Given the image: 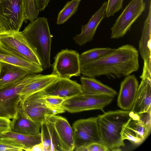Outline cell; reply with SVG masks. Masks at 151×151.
Returning a JSON list of instances; mask_svg holds the SVG:
<instances>
[{
	"label": "cell",
	"instance_id": "obj_1",
	"mask_svg": "<svg viewBox=\"0 0 151 151\" xmlns=\"http://www.w3.org/2000/svg\"><path fill=\"white\" fill-rule=\"evenodd\" d=\"M138 51L133 46L123 45L97 60L81 65V73L83 76L93 78L103 75L125 77L138 70Z\"/></svg>",
	"mask_w": 151,
	"mask_h": 151
},
{
	"label": "cell",
	"instance_id": "obj_2",
	"mask_svg": "<svg viewBox=\"0 0 151 151\" xmlns=\"http://www.w3.org/2000/svg\"><path fill=\"white\" fill-rule=\"evenodd\" d=\"M131 117L130 111L117 110L104 112L97 116L101 143L110 151L121 150L125 146L121 132Z\"/></svg>",
	"mask_w": 151,
	"mask_h": 151
},
{
	"label": "cell",
	"instance_id": "obj_3",
	"mask_svg": "<svg viewBox=\"0 0 151 151\" xmlns=\"http://www.w3.org/2000/svg\"><path fill=\"white\" fill-rule=\"evenodd\" d=\"M39 58L44 69L51 66L52 38L46 18L39 17L31 22L22 32Z\"/></svg>",
	"mask_w": 151,
	"mask_h": 151
},
{
	"label": "cell",
	"instance_id": "obj_4",
	"mask_svg": "<svg viewBox=\"0 0 151 151\" xmlns=\"http://www.w3.org/2000/svg\"><path fill=\"white\" fill-rule=\"evenodd\" d=\"M39 75L28 74L23 79L0 89V116L10 119L15 117L20 102L19 93L25 86Z\"/></svg>",
	"mask_w": 151,
	"mask_h": 151
},
{
	"label": "cell",
	"instance_id": "obj_5",
	"mask_svg": "<svg viewBox=\"0 0 151 151\" xmlns=\"http://www.w3.org/2000/svg\"><path fill=\"white\" fill-rule=\"evenodd\" d=\"M0 46L19 57L42 66L36 53L22 32L1 31Z\"/></svg>",
	"mask_w": 151,
	"mask_h": 151
},
{
	"label": "cell",
	"instance_id": "obj_6",
	"mask_svg": "<svg viewBox=\"0 0 151 151\" xmlns=\"http://www.w3.org/2000/svg\"><path fill=\"white\" fill-rule=\"evenodd\" d=\"M25 19L24 0H0L1 31H19Z\"/></svg>",
	"mask_w": 151,
	"mask_h": 151
},
{
	"label": "cell",
	"instance_id": "obj_7",
	"mask_svg": "<svg viewBox=\"0 0 151 151\" xmlns=\"http://www.w3.org/2000/svg\"><path fill=\"white\" fill-rule=\"evenodd\" d=\"M113 98L106 95L82 93L65 100L62 107L70 113L92 110H100L104 112V108L112 102Z\"/></svg>",
	"mask_w": 151,
	"mask_h": 151
},
{
	"label": "cell",
	"instance_id": "obj_8",
	"mask_svg": "<svg viewBox=\"0 0 151 151\" xmlns=\"http://www.w3.org/2000/svg\"><path fill=\"white\" fill-rule=\"evenodd\" d=\"M19 105L28 117L41 123L46 116L55 115L65 111L62 107H55L48 104L44 101L40 91L30 95Z\"/></svg>",
	"mask_w": 151,
	"mask_h": 151
},
{
	"label": "cell",
	"instance_id": "obj_9",
	"mask_svg": "<svg viewBox=\"0 0 151 151\" xmlns=\"http://www.w3.org/2000/svg\"><path fill=\"white\" fill-rule=\"evenodd\" d=\"M145 3L143 0L131 1L111 28V38L117 39L124 36L145 11Z\"/></svg>",
	"mask_w": 151,
	"mask_h": 151
},
{
	"label": "cell",
	"instance_id": "obj_10",
	"mask_svg": "<svg viewBox=\"0 0 151 151\" xmlns=\"http://www.w3.org/2000/svg\"><path fill=\"white\" fill-rule=\"evenodd\" d=\"M79 55L75 50L67 49L61 50L54 58L52 73L59 78H70L80 76Z\"/></svg>",
	"mask_w": 151,
	"mask_h": 151
},
{
	"label": "cell",
	"instance_id": "obj_11",
	"mask_svg": "<svg viewBox=\"0 0 151 151\" xmlns=\"http://www.w3.org/2000/svg\"><path fill=\"white\" fill-rule=\"evenodd\" d=\"M72 129L75 148L93 142L101 143L97 116L77 120L73 123Z\"/></svg>",
	"mask_w": 151,
	"mask_h": 151
},
{
	"label": "cell",
	"instance_id": "obj_12",
	"mask_svg": "<svg viewBox=\"0 0 151 151\" xmlns=\"http://www.w3.org/2000/svg\"><path fill=\"white\" fill-rule=\"evenodd\" d=\"M151 2L147 17L145 22L141 38L139 41V52L144 61L142 79L151 80Z\"/></svg>",
	"mask_w": 151,
	"mask_h": 151
},
{
	"label": "cell",
	"instance_id": "obj_13",
	"mask_svg": "<svg viewBox=\"0 0 151 151\" xmlns=\"http://www.w3.org/2000/svg\"><path fill=\"white\" fill-rule=\"evenodd\" d=\"M45 96H56L65 100L83 93L81 84L70 78H58L44 89L40 91Z\"/></svg>",
	"mask_w": 151,
	"mask_h": 151
},
{
	"label": "cell",
	"instance_id": "obj_14",
	"mask_svg": "<svg viewBox=\"0 0 151 151\" xmlns=\"http://www.w3.org/2000/svg\"><path fill=\"white\" fill-rule=\"evenodd\" d=\"M139 84L134 75H129L120 84L117 99L118 106L124 110L130 111L133 106Z\"/></svg>",
	"mask_w": 151,
	"mask_h": 151
},
{
	"label": "cell",
	"instance_id": "obj_15",
	"mask_svg": "<svg viewBox=\"0 0 151 151\" xmlns=\"http://www.w3.org/2000/svg\"><path fill=\"white\" fill-rule=\"evenodd\" d=\"M47 116L54 127L63 151H73L75 148L73 131L67 120L56 115Z\"/></svg>",
	"mask_w": 151,
	"mask_h": 151
},
{
	"label": "cell",
	"instance_id": "obj_16",
	"mask_svg": "<svg viewBox=\"0 0 151 151\" xmlns=\"http://www.w3.org/2000/svg\"><path fill=\"white\" fill-rule=\"evenodd\" d=\"M107 4L106 1L98 10L93 15L88 23L81 26V32L73 37L75 42L81 46L90 42L93 37L97 28L105 16V11Z\"/></svg>",
	"mask_w": 151,
	"mask_h": 151
},
{
	"label": "cell",
	"instance_id": "obj_17",
	"mask_svg": "<svg viewBox=\"0 0 151 151\" xmlns=\"http://www.w3.org/2000/svg\"><path fill=\"white\" fill-rule=\"evenodd\" d=\"M130 111L131 117L123 127L121 132L122 138L123 140L127 139L135 145H139L150 133Z\"/></svg>",
	"mask_w": 151,
	"mask_h": 151
},
{
	"label": "cell",
	"instance_id": "obj_18",
	"mask_svg": "<svg viewBox=\"0 0 151 151\" xmlns=\"http://www.w3.org/2000/svg\"><path fill=\"white\" fill-rule=\"evenodd\" d=\"M41 123L34 122L28 117L19 105L15 117L11 121V131L19 133L38 134Z\"/></svg>",
	"mask_w": 151,
	"mask_h": 151
},
{
	"label": "cell",
	"instance_id": "obj_19",
	"mask_svg": "<svg viewBox=\"0 0 151 151\" xmlns=\"http://www.w3.org/2000/svg\"><path fill=\"white\" fill-rule=\"evenodd\" d=\"M151 110V80H142L130 111L138 114Z\"/></svg>",
	"mask_w": 151,
	"mask_h": 151
},
{
	"label": "cell",
	"instance_id": "obj_20",
	"mask_svg": "<svg viewBox=\"0 0 151 151\" xmlns=\"http://www.w3.org/2000/svg\"><path fill=\"white\" fill-rule=\"evenodd\" d=\"M40 129L44 151H63L54 127L47 116L42 122Z\"/></svg>",
	"mask_w": 151,
	"mask_h": 151
},
{
	"label": "cell",
	"instance_id": "obj_21",
	"mask_svg": "<svg viewBox=\"0 0 151 151\" xmlns=\"http://www.w3.org/2000/svg\"><path fill=\"white\" fill-rule=\"evenodd\" d=\"M28 74L27 71L18 66L0 62V89L23 79Z\"/></svg>",
	"mask_w": 151,
	"mask_h": 151
},
{
	"label": "cell",
	"instance_id": "obj_22",
	"mask_svg": "<svg viewBox=\"0 0 151 151\" xmlns=\"http://www.w3.org/2000/svg\"><path fill=\"white\" fill-rule=\"evenodd\" d=\"M0 62L18 66L27 71L29 74L42 72V67L19 57L0 46Z\"/></svg>",
	"mask_w": 151,
	"mask_h": 151
},
{
	"label": "cell",
	"instance_id": "obj_23",
	"mask_svg": "<svg viewBox=\"0 0 151 151\" xmlns=\"http://www.w3.org/2000/svg\"><path fill=\"white\" fill-rule=\"evenodd\" d=\"M58 77L52 73L39 76L30 83L25 86L19 93V104L22 103L30 95L42 91L57 79Z\"/></svg>",
	"mask_w": 151,
	"mask_h": 151
},
{
	"label": "cell",
	"instance_id": "obj_24",
	"mask_svg": "<svg viewBox=\"0 0 151 151\" xmlns=\"http://www.w3.org/2000/svg\"><path fill=\"white\" fill-rule=\"evenodd\" d=\"M83 93L86 94L105 95L114 97L116 91L104 84L95 78L82 76L80 78Z\"/></svg>",
	"mask_w": 151,
	"mask_h": 151
},
{
	"label": "cell",
	"instance_id": "obj_25",
	"mask_svg": "<svg viewBox=\"0 0 151 151\" xmlns=\"http://www.w3.org/2000/svg\"><path fill=\"white\" fill-rule=\"evenodd\" d=\"M1 135L2 137L12 138L19 142L24 145V150L26 151H30L35 145L42 142L40 133L29 135L9 131L1 133Z\"/></svg>",
	"mask_w": 151,
	"mask_h": 151
},
{
	"label": "cell",
	"instance_id": "obj_26",
	"mask_svg": "<svg viewBox=\"0 0 151 151\" xmlns=\"http://www.w3.org/2000/svg\"><path fill=\"white\" fill-rule=\"evenodd\" d=\"M116 49L109 47L96 48L87 50L79 55L80 65L97 60L112 52Z\"/></svg>",
	"mask_w": 151,
	"mask_h": 151
},
{
	"label": "cell",
	"instance_id": "obj_27",
	"mask_svg": "<svg viewBox=\"0 0 151 151\" xmlns=\"http://www.w3.org/2000/svg\"><path fill=\"white\" fill-rule=\"evenodd\" d=\"M81 0H72L67 2L58 13L57 24L64 23L74 14L78 10Z\"/></svg>",
	"mask_w": 151,
	"mask_h": 151
},
{
	"label": "cell",
	"instance_id": "obj_28",
	"mask_svg": "<svg viewBox=\"0 0 151 151\" xmlns=\"http://www.w3.org/2000/svg\"><path fill=\"white\" fill-rule=\"evenodd\" d=\"M25 19L27 23L29 20L32 22L38 17L40 11L37 8L35 0H24Z\"/></svg>",
	"mask_w": 151,
	"mask_h": 151
},
{
	"label": "cell",
	"instance_id": "obj_29",
	"mask_svg": "<svg viewBox=\"0 0 151 151\" xmlns=\"http://www.w3.org/2000/svg\"><path fill=\"white\" fill-rule=\"evenodd\" d=\"M24 146L17 141L4 137L0 140V151H22Z\"/></svg>",
	"mask_w": 151,
	"mask_h": 151
},
{
	"label": "cell",
	"instance_id": "obj_30",
	"mask_svg": "<svg viewBox=\"0 0 151 151\" xmlns=\"http://www.w3.org/2000/svg\"><path fill=\"white\" fill-rule=\"evenodd\" d=\"M124 0H108L105 11L107 17L114 15L115 13L122 9Z\"/></svg>",
	"mask_w": 151,
	"mask_h": 151
},
{
	"label": "cell",
	"instance_id": "obj_31",
	"mask_svg": "<svg viewBox=\"0 0 151 151\" xmlns=\"http://www.w3.org/2000/svg\"><path fill=\"white\" fill-rule=\"evenodd\" d=\"M133 113L139 121L145 127L148 132L150 133L151 130V110L138 114Z\"/></svg>",
	"mask_w": 151,
	"mask_h": 151
},
{
	"label": "cell",
	"instance_id": "obj_32",
	"mask_svg": "<svg viewBox=\"0 0 151 151\" xmlns=\"http://www.w3.org/2000/svg\"><path fill=\"white\" fill-rule=\"evenodd\" d=\"M76 151H109L101 143L95 142L88 145L75 148Z\"/></svg>",
	"mask_w": 151,
	"mask_h": 151
},
{
	"label": "cell",
	"instance_id": "obj_33",
	"mask_svg": "<svg viewBox=\"0 0 151 151\" xmlns=\"http://www.w3.org/2000/svg\"><path fill=\"white\" fill-rule=\"evenodd\" d=\"M42 96L44 101L46 103L54 107H61L63 103L65 100L64 98L58 96Z\"/></svg>",
	"mask_w": 151,
	"mask_h": 151
},
{
	"label": "cell",
	"instance_id": "obj_34",
	"mask_svg": "<svg viewBox=\"0 0 151 151\" xmlns=\"http://www.w3.org/2000/svg\"><path fill=\"white\" fill-rule=\"evenodd\" d=\"M11 123L10 119L0 116V132L11 131Z\"/></svg>",
	"mask_w": 151,
	"mask_h": 151
},
{
	"label": "cell",
	"instance_id": "obj_35",
	"mask_svg": "<svg viewBox=\"0 0 151 151\" xmlns=\"http://www.w3.org/2000/svg\"><path fill=\"white\" fill-rule=\"evenodd\" d=\"M35 1L37 8L40 12L45 9L50 0H35Z\"/></svg>",
	"mask_w": 151,
	"mask_h": 151
},
{
	"label": "cell",
	"instance_id": "obj_36",
	"mask_svg": "<svg viewBox=\"0 0 151 151\" xmlns=\"http://www.w3.org/2000/svg\"><path fill=\"white\" fill-rule=\"evenodd\" d=\"M44 151V146L41 142L35 145L30 150V151Z\"/></svg>",
	"mask_w": 151,
	"mask_h": 151
},
{
	"label": "cell",
	"instance_id": "obj_37",
	"mask_svg": "<svg viewBox=\"0 0 151 151\" xmlns=\"http://www.w3.org/2000/svg\"><path fill=\"white\" fill-rule=\"evenodd\" d=\"M1 27H0V32H1Z\"/></svg>",
	"mask_w": 151,
	"mask_h": 151
}]
</instances>
